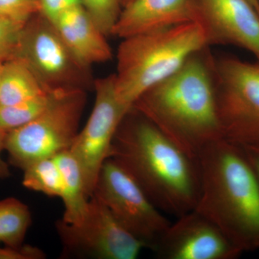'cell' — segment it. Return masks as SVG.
I'll return each instance as SVG.
<instances>
[{
    "label": "cell",
    "instance_id": "1",
    "mask_svg": "<svg viewBox=\"0 0 259 259\" xmlns=\"http://www.w3.org/2000/svg\"><path fill=\"white\" fill-rule=\"evenodd\" d=\"M109 158L162 212L179 218L195 208L200 192L197 160L133 107L116 131Z\"/></svg>",
    "mask_w": 259,
    "mask_h": 259
},
{
    "label": "cell",
    "instance_id": "2",
    "mask_svg": "<svg viewBox=\"0 0 259 259\" xmlns=\"http://www.w3.org/2000/svg\"><path fill=\"white\" fill-rule=\"evenodd\" d=\"M214 57L209 47L197 51L132 107L194 160L209 145L225 139L216 102Z\"/></svg>",
    "mask_w": 259,
    "mask_h": 259
},
{
    "label": "cell",
    "instance_id": "3",
    "mask_svg": "<svg viewBox=\"0 0 259 259\" xmlns=\"http://www.w3.org/2000/svg\"><path fill=\"white\" fill-rule=\"evenodd\" d=\"M197 160L200 192L194 210L242 253L259 250V181L243 148L220 140Z\"/></svg>",
    "mask_w": 259,
    "mask_h": 259
},
{
    "label": "cell",
    "instance_id": "4",
    "mask_svg": "<svg viewBox=\"0 0 259 259\" xmlns=\"http://www.w3.org/2000/svg\"><path fill=\"white\" fill-rule=\"evenodd\" d=\"M114 74L115 96L131 110L136 100L185 64L191 56L210 47L202 23L158 29L122 39Z\"/></svg>",
    "mask_w": 259,
    "mask_h": 259
},
{
    "label": "cell",
    "instance_id": "5",
    "mask_svg": "<svg viewBox=\"0 0 259 259\" xmlns=\"http://www.w3.org/2000/svg\"><path fill=\"white\" fill-rule=\"evenodd\" d=\"M86 103L84 90L60 92L38 117L8 132L5 151L10 164L23 171L34 162L69 151Z\"/></svg>",
    "mask_w": 259,
    "mask_h": 259
},
{
    "label": "cell",
    "instance_id": "6",
    "mask_svg": "<svg viewBox=\"0 0 259 259\" xmlns=\"http://www.w3.org/2000/svg\"><path fill=\"white\" fill-rule=\"evenodd\" d=\"M214 82L224 139L241 146L259 145V61L214 56Z\"/></svg>",
    "mask_w": 259,
    "mask_h": 259
},
{
    "label": "cell",
    "instance_id": "7",
    "mask_svg": "<svg viewBox=\"0 0 259 259\" xmlns=\"http://www.w3.org/2000/svg\"><path fill=\"white\" fill-rule=\"evenodd\" d=\"M15 58L28 65L49 91L94 88L90 67L78 60L54 23L40 13L25 23Z\"/></svg>",
    "mask_w": 259,
    "mask_h": 259
},
{
    "label": "cell",
    "instance_id": "8",
    "mask_svg": "<svg viewBox=\"0 0 259 259\" xmlns=\"http://www.w3.org/2000/svg\"><path fill=\"white\" fill-rule=\"evenodd\" d=\"M93 196L108 207L121 226L145 248L155 252L171 223L112 158L104 162Z\"/></svg>",
    "mask_w": 259,
    "mask_h": 259
},
{
    "label": "cell",
    "instance_id": "9",
    "mask_svg": "<svg viewBox=\"0 0 259 259\" xmlns=\"http://www.w3.org/2000/svg\"><path fill=\"white\" fill-rule=\"evenodd\" d=\"M61 258L135 259L144 245L121 226L108 207L92 196L82 222H56Z\"/></svg>",
    "mask_w": 259,
    "mask_h": 259
},
{
    "label": "cell",
    "instance_id": "10",
    "mask_svg": "<svg viewBox=\"0 0 259 259\" xmlns=\"http://www.w3.org/2000/svg\"><path fill=\"white\" fill-rule=\"evenodd\" d=\"M94 89L93 111L69 150L81 167L90 198L102 165L110 156L116 131L130 110L117 100L114 74L95 81Z\"/></svg>",
    "mask_w": 259,
    "mask_h": 259
},
{
    "label": "cell",
    "instance_id": "11",
    "mask_svg": "<svg viewBox=\"0 0 259 259\" xmlns=\"http://www.w3.org/2000/svg\"><path fill=\"white\" fill-rule=\"evenodd\" d=\"M155 253L161 259H236L243 253L194 209L171 223Z\"/></svg>",
    "mask_w": 259,
    "mask_h": 259
},
{
    "label": "cell",
    "instance_id": "12",
    "mask_svg": "<svg viewBox=\"0 0 259 259\" xmlns=\"http://www.w3.org/2000/svg\"><path fill=\"white\" fill-rule=\"evenodd\" d=\"M209 46L231 45L259 61V13L247 0H198Z\"/></svg>",
    "mask_w": 259,
    "mask_h": 259
},
{
    "label": "cell",
    "instance_id": "13",
    "mask_svg": "<svg viewBox=\"0 0 259 259\" xmlns=\"http://www.w3.org/2000/svg\"><path fill=\"white\" fill-rule=\"evenodd\" d=\"M197 22L200 23L198 0H133L121 10L111 35L123 39Z\"/></svg>",
    "mask_w": 259,
    "mask_h": 259
},
{
    "label": "cell",
    "instance_id": "14",
    "mask_svg": "<svg viewBox=\"0 0 259 259\" xmlns=\"http://www.w3.org/2000/svg\"><path fill=\"white\" fill-rule=\"evenodd\" d=\"M53 23L73 54L85 66L111 60L112 51L106 35L83 5L65 12Z\"/></svg>",
    "mask_w": 259,
    "mask_h": 259
},
{
    "label": "cell",
    "instance_id": "15",
    "mask_svg": "<svg viewBox=\"0 0 259 259\" xmlns=\"http://www.w3.org/2000/svg\"><path fill=\"white\" fill-rule=\"evenodd\" d=\"M61 170L63 180L61 200L64 204L62 220L71 224H79L88 212L89 200L81 167L71 151L54 156Z\"/></svg>",
    "mask_w": 259,
    "mask_h": 259
},
{
    "label": "cell",
    "instance_id": "16",
    "mask_svg": "<svg viewBox=\"0 0 259 259\" xmlns=\"http://www.w3.org/2000/svg\"><path fill=\"white\" fill-rule=\"evenodd\" d=\"M50 93L30 67L18 58L3 63L0 76V105H11Z\"/></svg>",
    "mask_w": 259,
    "mask_h": 259
},
{
    "label": "cell",
    "instance_id": "17",
    "mask_svg": "<svg viewBox=\"0 0 259 259\" xmlns=\"http://www.w3.org/2000/svg\"><path fill=\"white\" fill-rule=\"evenodd\" d=\"M31 223V213L26 204L14 197L0 200V245H23Z\"/></svg>",
    "mask_w": 259,
    "mask_h": 259
},
{
    "label": "cell",
    "instance_id": "18",
    "mask_svg": "<svg viewBox=\"0 0 259 259\" xmlns=\"http://www.w3.org/2000/svg\"><path fill=\"white\" fill-rule=\"evenodd\" d=\"M23 185L25 188L61 198L63 180L61 170L54 157L34 162L23 170Z\"/></svg>",
    "mask_w": 259,
    "mask_h": 259
},
{
    "label": "cell",
    "instance_id": "19",
    "mask_svg": "<svg viewBox=\"0 0 259 259\" xmlns=\"http://www.w3.org/2000/svg\"><path fill=\"white\" fill-rule=\"evenodd\" d=\"M60 92H50L15 105H0V130L8 133L31 122L47 110Z\"/></svg>",
    "mask_w": 259,
    "mask_h": 259
},
{
    "label": "cell",
    "instance_id": "20",
    "mask_svg": "<svg viewBox=\"0 0 259 259\" xmlns=\"http://www.w3.org/2000/svg\"><path fill=\"white\" fill-rule=\"evenodd\" d=\"M83 6L106 36L111 35L112 28L121 10L120 0H81Z\"/></svg>",
    "mask_w": 259,
    "mask_h": 259
},
{
    "label": "cell",
    "instance_id": "21",
    "mask_svg": "<svg viewBox=\"0 0 259 259\" xmlns=\"http://www.w3.org/2000/svg\"><path fill=\"white\" fill-rule=\"evenodd\" d=\"M25 23L0 18V63L16 57Z\"/></svg>",
    "mask_w": 259,
    "mask_h": 259
},
{
    "label": "cell",
    "instance_id": "22",
    "mask_svg": "<svg viewBox=\"0 0 259 259\" xmlns=\"http://www.w3.org/2000/svg\"><path fill=\"white\" fill-rule=\"evenodd\" d=\"M39 13L38 0H0V18L27 23Z\"/></svg>",
    "mask_w": 259,
    "mask_h": 259
},
{
    "label": "cell",
    "instance_id": "23",
    "mask_svg": "<svg viewBox=\"0 0 259 259\" xmlns=\"http://www.w3.org/2000/svg\"><path fill=\"white\" fill-rule=\"evenodd\" d=\"M40 13L51 23H54L61 15L77 6L82 5L81 0H38Z\"/></svg>",
    "mask_w": 259,
    "mask_h": 259
},
{
    "label": "cell",
    "instance_id": "24",
    "mask_svg": "<svg viewBox=\"0 0 259 259\" xmlns=\"http://www.w3.org/2000/svg\"><path fill=\"white\" fill-rule=\"evenodd\" d=\"M46 257L41 249L30 245L0 246V259H44Z\"/></svg>",
    "mask_w": 259,
    "mask_h": 259
},
{
    "label": "cell",
    "instance_id": "25",
    "mask_svg": "<svg viewBox=\"0 0 259 259\" xmlns=\"http://www.w3.org/2000/svg\"><path fill=\"white\" fill-rule=\"evenodd\" d=\"M8 133L0 130V182L11 176L9 165L3 158V152L5 151V141Z\"/></svg>",
    "mask_w": 259,
    "mask_h": 259
},
{
    "label": "cell",
    "instance_id": "26",
    "mask_svg": "<svg viewBox=\"0 0 259 259\" xmlns=\"http://www.w3.org/2000/svg\"><path fill=\"white\" fill-rule=\"evenodd\" d=\"M259 181V145L241 146Z\"/></svg>",
    "mask_w": 259,
    "mask_h": 259
},
{
    "label": "cell",
    "instance_id": "27",
    "mask_svg": "<svg viewBox=\"0 0 259 259\" xmlns=\"http://www.w3.org/2000/svg\"><path fill=\"white\" fill-rule=\"evenodd\" d=\"M259 13V0H247Z\"/></svg>",
    "mask_w": 259,
    "mask_h": 259
},
{
    "label": "cell",
    "instance_id": "28",
    "mask_svg": "<svg viewBox=\"0 0 259 259\" xmlns=\"http://www.w3.org/2000/svg\"><path fill=\"white\" fill-rule=\"evenodd\" d=\"M132 1L133 0H122V3H123L124 5H126Z\"/></svg>",
    "mask_w": 259,
    "mask_h": 259
},
{
    "label": "cell",
    "instance_id": "29",
    "mask_svg": "<svg viewBox=\"0 0 259 259\" xmlns=\"http://www.w3.org/2000/svg\"><path fill=\"white\" fill-rule=\"evenodd\" d=\"M3 63H0V76H1L2 69H3Z\"/></svg>",
    "mask_w": 259,
    "mask_h": 259
}]
</instances>
